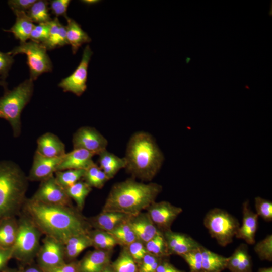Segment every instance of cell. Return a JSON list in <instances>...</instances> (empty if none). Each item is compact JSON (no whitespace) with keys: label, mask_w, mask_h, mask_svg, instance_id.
<instances>
[{"label":"cell","mask_w":272,"mask_h":272,"mask_svg":"<svg viewBox=\"0 0 272 272\" xmlns=\"http://www.w3.org/2000/svg\"><path fill=\"white\" fill-rule=\"evenodd\" d=\"M74 207L49 205L27 198L22 213L42 234L62 243L70 237L88 234L91 230L87 219Z\"/></svg>","instance_id":"1"},{"label":"cell","mask_w":272,"mask_h":272,"mask_svg":"<svg viewBox=\"0 0 272 272\" xmlns=\"http://www.w3.org/2000/svg\"><path fill=\"white\" fill-rule=\"evenodd\" d=\"M162 190V186L158 183H145L128 178L112 186L102 211L135 216L154 202Z\"/></svg>","instance_id":"2"},{"label":"cell","mask_w":272,"mask_h":272,"mask_svg":"<svg viewBox=\"0 0 272 272\" xmlns=\"http://www.w3.org/2000/svg\"><path fill=\"white\" fill-rule=\"evenodd\" d=\"M125 169L132 178L151 181L160 170L164 155L149 133L140 131L130 138L126 146Z\"/></svg>","instance_id":"3"},{"label":"cell","mask_w":272,"mask_h":272,"mask_svg":"<svg viewBox=\"0 0 272 272\" xmlns=\"http://www.w3.org/2000/svg\"><path fill=\"white\" fill-rule=\"evenodd\" d=\"M28 181L17 164L0 162V222L21 213L27 199Z\"/></svg>","instance_id":"4"},{"label":"cell","mask_w":272,"mask_h":272,"mask_svg":"<svg viewBox=\"0 0 272 272\" xmlns=\"http://www.w3.org/2000/svg\"><path fill=\"white\" fill-rule=\"evenodd\" d=\"M33 90V81L29 78L12 90L5 91L0 97V118L9 122L15 137H19L21 133V114L30 101Z\"/></svg>","instance_id":"5"},{"label":"cell","mask_w":272,"mask_h":272,"mask_svg":"<svg viewBox=\"0 0 272 272\" xmlns=\"http://www.w3.org/2000/svg\"><path fill=\"white\" fill-rule=\"evenodd\" d=\"M18 231L13 247L12 258L28 262L36 256L39 249L42 233L35 224L22 212L18 220Z\"/></svg>","instance_id":"6"},{"label":"cell","mask_w":272,"mask_h":272,"mask_svg":"<svg viewBox=\"0 0 272 272\" xmlns=\"http://www.w3.org/2000/svg\"><path fill=\"white\" fill-rule=\"evenodd\" d=\"M203 224L211 236L223 247L232 242L240 226L235 217L219 208L212 209L206 214Z\"/></svg>","instance_id":"7"},{"label":"cell","mask_w":272,"mask_h":272,"mask_svg":"<svg viewBox=\"0 0 272 272\" xmlns=\"http://www.w3.org/2000/svg\"><path fill=\"white\" fill-rule=\"evenodd\" d=\"M8 53L13 56L19 54L26 55L30 78L33 81L42 74L51 72L52 70V64L47 53V50L40 43L32 41L20 43L19 46Z\"/></svg>","instance_id":"8"},{"label":"cell","mask_w":272,"mask_h":272,"mask_svg":"<svg viewBox=\"0 0 272 272\" xmlns=\"http://www.w3.org/2000/svg\"><path fill=\"white\" fill-rule=\"evenodd\" d=\"M39 267L45 271L66 262L63 243L50 236L42 240L36 256Z\"/></svg>","instance_id":"9"},{"label":"cell","mask_w":272,"mask_h":272,"mask_svg":"<svg viewBox=\"0 0 272 272\" xmlns=\"http://www.w3.org/2000/svg\"><path fill=\"white\" fill-rule=\"evenodd\" d=\"M31 198L49 205L73 207L72 199L65 190L57 182L54 174L41 181Z\"/></svg>","instance_id":"10"},{"label":"cell","mask_w":272,"mask_h":272,"mask_svg":"<svg viewBox=\"0 0 272 272\" xmlns=\"http://www.w3.org/2000/svg\"><path fill=\"white\" fill-rule=\"evenodd\" d=\"M89 45H87L83 50L82 59L74 72L63 79L58 84L64 92H72L78 96H81L87 88L88 68L92 55Z\"/></svg>","instance_id":"11"},{"label":"cell","mask_w":272,"mask_h":272,"mask_svg":"<svg viewBox=\"0 0 272 272\" xmlns=\"http://www.w3.org/2000/svg\"><path fill=\"white\" fill-rule=\"evenodd\" d=\"M151 220L161 233L171 230V226L182 213V209L167 201L154 202L147 208Z\"/></svg>","instance_id":"12"},{"label":"cell","mask_w":272,"mask_h":272,"mask_svg":"<svg viewBox=\"0 0 272 272\" xmlns=\"http://www.w3.org/2000/svg\"><path fill=\"white\" fill-rule=\"evenodd\" d=\"M73 149H81L98 155L106 149L107 140L96 129L83 126L78 129L73 136Z\"/></svg>","instance_id":"13"},{"label":"cell","mask_w":272,"mask_h":272,"mask_svg":"<svg viewBox=\"0 0 272 272\" xmlns=\"http://www.w3.org/2000/svg\"><path fill=\"white\" fill-rule=\"evenodd\" d=\"M63 156L58 158L47 157L36 151L31 168L27 176L28 180L41 182L53 175Z\"/></svg>","instance_id":"14"},{"label":"cell","mask_w":272,"mask_h":272,"mask_svg":"<svg viewBox=\"0 0 272 272\" xmlns=\"http://www.w3.org/2000/svg\"><path fill=\"white\" fill-rule=\"evenodd\" d=\"M128 222L138 239L144 244L161 232L147 213L141 212L135 216H130Z\"/></svg>","instance_id":"15"},{"label":"cell","mask_w":272,"mask_h":272,"mask_svg":"<svg viewBox=\"0 0 272 272\" xmlns=\"http://www.w3.org/2000/svg\"><path fill=\"white\" fill-rule=\"evenodd\" d=\"M242 214V224L240 226L235 237L244 240L249 244H253L255 242L258 216L251 210L247 200L243 203Z\"/></svg>","instance_id":"16"},{"label":"cell","mask_w":272,"mask_h":272,"mask_svg":"<svg viewBox=\"0 0 272 272\" xmlns=\"http://www.w3.org/2000/svg\"><path fill=\"white\" fill-rule=\"evenodd\" d=\"M95 154L84 149H73L66 153L57 168V171L69 169H86L94 163Z\"/></svg>","instance_id":"17"},{"label":"cell","mask_w":272,"mask_h":272,"mask_svg":"<svg viewBox=\"0 0 272 272\" xmlns=\"http://www.w3.org/2000/svg\"><path fill=\"white\" fill-rule=\"evenodd\" d=\"M111 250L95 249L78 262L79 272H101L109 265Z\"/></svg>","instance_id":"18"},{"label":"cell","mask_w":272,"mask_h":272,"mask_svg":"<svg viewBox=\"0 0 272 272\" xmlns=\"http://www.w3.org/2000/svg\"><path fill=\"white\" fill-rule=\"evenodd\" d=\"M130 217L120 212L102 211L88 220L91 227L95 229L109 232L121 223L127 221Z\"/></svg>","instance_id":"19"},{"label":"cell","mask_w":272,"mask_h":272,"mask_svg":"<svg viewBox=\"0 0 272 272\" xmlns=\"http://www.w3.org/2000/svg\"><path fill=\"white\" fill-rule=\"evenodd\" d=\"M36 151L41 155L50 158L63 156L66 153L65 145L60 139L51 132H46L37 141Z\"/></svg>","instance_id":"20"},{"label":"cell","mask_w":272,"mask_h":272,"mask_svg":"<svg viewBox=\"0 0 272 272\" xmlns=\"http://www.w3.org/2000/svg\"><path fill=\"white\" fill-rule=\"evenodd\" d=\"M97 155L99 166L109 180L114 177L120 170L125 168L126 166V161L124 157H119L107 149L102 151Z\"/></svg>","instance_id":"21"},{"label":"cell","mask_w":272,"mask_h":272,"mask_svg":"<svg viewBox=\"0 0 272 272\" xmlns=\"http://www.w3.org/2000/svg\"><path fill=\"white\" fill-rule=\"evenodd\" d=\"M65 18L67 21L65 26L67 41L75 54L83 44L90 42L91 39L76 21L67 16Z\"/></svg>","instance_id":"22"},{"label":"cell","mask_w":272,"mask_h":272,"mask_svg":"<svg viewBox=\"0 0 272 272\" xmlns=\"http://www.w3.org/2000/svg\"><path fill=\"white\" fill-rule=\"evenodd\" d=\"M65 260L73 261L82 252L92 246L88 234H84L69 238L63 242Z\"/></svg>","instance_id":"23"},{"label":"cell","mask_w":272,"mask_h":272,"mask_svg":"<svg viewBox=\"0 0 272 272\" xmlns=\"http://www.w3.org/2000/svg\"><path fill=\"white\" fill-rule=\"evenodd\" d=\"M14 13L16 16V22L9 30L5 31L12 33L15 37L20 40V43L27 42L30 39L31 33L35 25L26 12L15 11Z\"/></svg>","instance_id":"24"},{"label":"cell","mask_w":272,"mask_h":272,"mask_svg":"<svg viewBox=\"0 0 272 272\" xmlns=\"http://www.w3.org/2000/svg\"><path fill=\"white\" fill-rule=\"evenodd\" d=\"M50 32L48 39L41 44L47 50L54 49L69 44L65 26L57 17L49 22Z\"/></svg>","instance_id":"25"},{"label":"cell","mask_w":272,"mask_h":272,"mask_svg":"<svg viewBox=\"0 0 272 272\" xmlns=\"http://www.w3.org/2000/svg\"><path fill=\"white\" fill-rule=\"evenodd\" d=\"M18 220L15 217L8 218L0 222V249L13 248L18 231Z\"/></svg>","instance_id":"26"},{"label":"cell","mask_w":272,"mask_h":272,"mask_svg":"<svg viewBox=\"0 0 272 272\" xmlns=\"http://www.w3.org/2000/svg\"><path fill=\"white\" fill-rule=\"evenodd\" d=\"M202 267L205 272H221L227 268L229 257L213 252L201 245Z\"/></svg>","instance_id":"27"},{"label":"cell","mask_w":272,"mask_h":272,"mask_svg":"<svg viewBox=\"0 0 272 272\" xmlns=\"http://www.w3.org/2000/svg\"><path fill=\"white\" fill-rule=\"evenodd\" d=\"M92 246L95 249L111 250L119 244L115 238L108 232L94 229L88 232Z\"/></svg>","instance_id":"28"},{"label":"cell","mask_w":272,"mask_h":272,"mask_svg":"<svg viewBox=\"0 0 272 272\" xmlns=\"http://www.w3.org/2000/svg\"><path fill=\"white\" fill-rule=\"evenodd\" d=\"M65 190L70 198L76 202L77 209L82 211L92 187L84 180H81Z\"/></svg>","instance_id":"29"},{"label":"cell","mask_w":272,"mask_h":272,"mask_svg":"<svg viewBox=\"0 0 272 272\" xmlns=\"http://www.w3.org/2000/svg\"><path fill=\"white\" fill-rule=\"evenodd\" d=\"M83 180L92 188L100 189L109 180L100 167L94 163L85 169Z\"/></svg>","instance_id":"30"},{"label":"cell","mask_w":272,"mask_h":272,"mask_svg":"<svg viewBox=\"0 0 272 272\" xmlns=\"http://www.w3.org/2000/svg\"><path fill=\"white\" fill-rule=\"evenodd\" d=\"M48 5L46 1H36L27 11V14L33 22L38 24L49 22L52 19L49 13Z\"/></svg>","instance_id":"31"},{"label":"cell","mask_w":272,"mask_h":272,"mask_svg":"<svg viewBox=\"0 0 272 272\" xmlns=\"http://www.w3.org/2000/svg\"><path fill=\"white\" fill-rule=\"evenodd\" d=\"M85 172L84 169L57 171L54 173V177L57 182L65 189L79 181L83 180Z\"/></svg>","instance_id":"32"},{"label":"cell","mask_w":272,"mask_h":272,"mask_svg":"<svg viewBox=\"0 0 272 272\" xmlns=\"http://www.w3.org/2000/svg\"><path fill=\"white\" fill-rule=\"evenodd\" d=\"M111 268L113 272H139L136 262L126 247L122 249L118 258L113 263Z\"/></svg>","instance_id":"33"},{"label":"cell","mask_w":272,"mask_h":272,"mask_svg":"<svg viewBox=\"0 0 272 272\" xmlns=\"http://www.w3.org/2000/svg\"><path fill=\"white\" fill-rule=\"evenodd\" d=\"M148 253L159 257H165L169 255L166 241L161 232H159L145 244Z\"/></svg>","instance_id":"34"},{"label":"cell","mask_w":272,"mask_h":272,"mask_svg":"<svg viewBox=\"0 0 272 272\" xmlns=\"http://www.w3.org/2000/svg\"><path fill=\"white\" fill-rule=\"evenodd\" d=\"M201 245L198 248L182 255L181 256L187 263L190 272H202V253Z\"/></svg>","instance_id":"35"},{"label":"cell","mask_w":272,"mask_h":272,"mask_svg":"<svg viewBox=\"0 0 272 272\" xmlns=\"http://www.w3.org/2000/svg\"><path fill=\"white\" fill-rule=\"evenodd\" d=\"M254 250L260 260L272 261V235H268L257 242Z\"/></svg>","instance_id":"36"},{"label":"cell","mask_w":272,"mask_h":272,"mask_svg":"<svg viewBox=\"0 0 272 272\" xmlns=\"http://www.w3.org/2000/svg\"><path fill=\"white\" fill-rule=\"evenodd\" d=\"M163 234L169 254V252L172 249L189 241L192 238L185 234L173 232L171 230L163 233Z\"/></svg>","instance_id":"37"},{"label":"cell","mask_w":272,"mask_h":272,"mask_svg":"<svg viewBox=\"0 0 272 272\" xmlns=\"http://www.w3.org/2000/svg\"><path fill=\"white\" fill-rule=\"evenodd\" d=\"M256 214L267 222L272 221V202L259 196L255 198Z\"/></svg>","instance_id":"38"},{"label":"cell","mask_w":272,"mask_h":272,"mask_svg":"<svg viewBox=\"0 0 272 272\" xmlns=\"http://www.w3.org/2000/svg\"><path fill=\"white\" fill-rule=\"evenodd\" d=\"M50 28L49 22L35 25L31 33L30 39L35 42L42 44L48 38Z\"/></svg>","instance_id":"39"},{"label":"cell","mask_w":272,"mask_h":272,"mask_svg":"<svg viewBox=\"0 0 272 272\" xmlns=\"http://www.w3.org/2000/svg\"><path fill=\"white\" fill-rule=\"evenodd\" d=\"M163 259V257L147 253L140 261L139 272H156V269Z\"/></svg>","instance_id":"40"},{"label":"cell","mask_w":272,"mask_h":272,"mask_svg":"<svg viewBox=\"0 0 272 272\" xmlns=\"http://www.w3.org/2000/svg\"><path fill=\"white\" fill-rule=\"evenodd\" d=\"M247 249L246 245L241 244L235 249L233 254L229 257L227 268L230 272L236 271L244 253Z\"/></svg>","instance_id":"41"},{"label":"cell","mask_w":272,"mask_h":272,"mask_svg":"<svg viewBox=\"0 0 272 272\" xmlns=\"http://www.w3.org/2000/svg\"><path fill=\"white\" fill-rule=\"evenodd\" d=\"M126 247L136 262H140L144 256L148 253L146 249L145 244L139 240H137Z\"/></svg>","instance_id":"42"},{"label":"cell","mask_w":272,"mask_h":272,"mask_svg":"<svg viewBox=\"0 0 272 272\" xmlns=\"http://www.w3.org/2000/svg\"><path fill=\"white\" fill-rule=\"evenodd\" d=\"M13 56L7 53L0 51V78L2 80L5 81L8 72L14 63Z\"/></svg>","instance_id":"43"},{"label":"cell","mask_w":272,"mask_h":272,"mask_svg":"<svg viewBox=\"0 0 272 272\" xmlns=\"http://www.w3.org/2000/svg\"><path fill=\"white\" fill-rule=\"evenodd\" d=\"M70 0H53L50 1L49 9L56 16L66 17L67 8L70 3Z\"/></svg>","instance_id":"44"},{"label":"cell","mask_w":272,"mask_h":272,"mask_svg":"<svg viewBox=\"0 0 272 272\" xmlns=\"http://www.w3.org/2000/svg\"><path fill=\"white\" fill-rule=\"evenodd\" d=\"M109 233L115 238L119 244L126 247L138 240L132 230L129 231Z\"/></svg>","instance_id":"45"},{"label":"cell","mask_w":272,"mask_h":272,"mask_svg":"<svg viewBox=\"0 0 272 272\" xmlns=\"http://www.w3.org/2000/svg\"><path fill=\"white\" fill-rule=\"evenodd\" d=\"M36 0H10L8 1L10 8L15 11H27Z\"/></svg>","instance_id":"46"},{"label":"cell","mask_w":272,"mask_h":272,"mask_svg":"<svg viewBox=\"0 0 272 272\" xmlns=\"http://www.w3.org/2000/svg\"><path fill=\"white\" fill-rule=\"evenodd\" d=\"M44 272H79L78 262L70 261Z\"/></svg>","instance_id":"47"},{"label":"cell","mask_w":272,"mask_h":272,"mask_svg":"<svg viewBox=\"0 0 272 272\" xmlns=\"http://www.w3.org/2000/svg\"><path fill=\"white\" fill-rule=\"evenodd\" d=\"M252 268L251 257L247 250L244 253L235 272H252Z\"/></svg>","instance_id":"48"},{"label":"cell","mask_w":272,"mask_h":272,"mask_svg":"<svg viewBox=\"0 0 272 272\" xmlns=\"http://www.w3.org/2000/svg\"><path fill=\"white\" fill-rule=\"evenodd\" d=\"M13 248L6 249H0V271L3 270L8 261L12 258Z\"/></svg>","instance_id":"49"},{"label":"cell","mask_w":272,"mask_h":272,"mask_svg":"<svg viewBox=\"0 0 272 272\" xmlns=\"http://www.w3.org/2000/svg\"><path fill=\"white\" fill-rule=\"evenodd\" d=\"M156 272H184L171 264L166 260H162L157 267Z\"/></svg>","instance_id":"50"},{"label":"cell","mask_w":272,"mask_h":272,"mask_svg":"<svg viewBox=\"0 0 272 272\" xmlns=\"http://www.w3.org/2000/svg\"><path fill=\"white\" fill-rule=\"evenodd\" d=\"M23 272H44L39 266H29L26 267Z\"/></svg>","instance_id":"51"},{"label":"cell","mask_w":272,"mask_h":272,"mask_svg":"<svg viewBox=\"0 0 272 272\" xmlns=\"http://www.w3.org/2000/svg\"><path fill=\"white\" fill-rule=\"evenodd\" d=\"M257 272H272V267H262L260 268Z\"/></svg>","instance_id":"52"},{"label":"cell","mask_w":272,"mask_h":272,"mask_svg":"<svg viewBox=\"0 0 272 272\" xmlns=\"http://www.w3.org/2000/svg\"><path fill=\"white\" fill-rule=\"evenodd\" d=\"M0 86H2L3 87V88L5 89V91L8 90L7 83L6 82V81H4L2 80L1 78H0Z\"/></svg>","instance_id":"53"},{"label":"cell","mask_w":272,"mask_h":272,"mask_svg":"<svg viewBox=\"0 0 272 272\" xmlns=\"http://www.w3.org/2000/svg\"><path fill=\"white\" fill-rule=\"evenodd\" d=\"M82 2L85 4L91 5V4H94L96 3H98L99 1H95V0H86V1H83Z\"/></svg>","instance_id":"54"},{"label":"cell","mask_w":272,"mask_h":272,"mask_svg":"<svg viewBox=\"0 0 272 272\" xmlns=\"http://www.w3.org/2000/svg\"><path fill=\"white\" fill-rule=\"evenodd\" d=\"M101 272H113V271L111 268V266H110L109 265H108L104 269H103Z\"/></svg>","instance_id":"55"},{"label":"cell","mask_w":272,"mask_h":272,"mask_svg":"<svg viewBox=\"0 0 272 272\" xmlns=\"http://www.w3.org/2000/svg\"><path fill=\"white\" fill-rule=\"evenodd\" d=\"M3 272H19L18 271H17L16 270H14V269H5Z\"/></svg>","instance_id":"56"},{"label":"cell","mask_w":272,"mask_h":272,"mask_svg":"<svg viewBox=\"0 0 272 272\" xmlns=\"http://www.w3.org/2000/svg\"><path fill=\"white\" fill-rule=\"evenodd\" d=\"M190 61H191V58L190 57H186V62L187 64H188Z\"/></svg>","instance_id":"57"},{"label":"cell","mask_w":272,"mask_h":272,"mask_svg":"<svg viewBox=\"0 0 272 272\" xmlns=\"http://www.w3.org/2000/svg\"><path fill=\"white\" fill-rule=\"evenodd\" d=\"M271 14H272V11H271V3L270 11L269 10V13H268L269 16L271 17L272 16Z\"/></svg>","instance_id":"58"},{"label":"cell","mask_w":272,"mask_h":272,"mask_svg":"<svg viewBox=\"0 0 272 272\" xmlns=\"http://www.w3.org/2000/svg\"><path fill=\"white\" fill-rule=\"evenodd\" d=\"M202 272H205V271H202Z\"/></svg>","instance_id":"59"}]
</instances>
